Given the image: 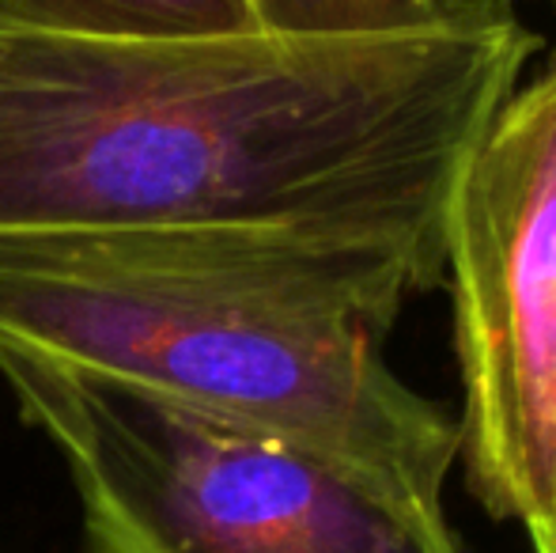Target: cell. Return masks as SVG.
<instances>
[{
    "label": "cell",
    "mask_w": 556,
    "mask_h": 553,
    "mask_svg": "<svg viewBox=\"0 0 556 553\" xmlns=\"http://www.w3.org/2000/svg\"><path fill=\"white\" fill-rule=\"evenodd\" d=\"M542 38L507 0L337 35L88 38L0 20V243L333 221L443 259V209Z\"/></svg>",
    "instance_id": "obj_1"
},
{
    "label": "cell",
    "mask_w": 556,
    "mask_h": 553,
    "mask_svg": "<svg viewBox=\"0 0 556 553\" xmlns=\"http://www.w3.org/2000/svg\"><path fill=\"white\" fill-rule=\"evenodd\" d=\"M443 259L333 221H205L0 243V341L103 372L323 458L379 501L451 527L458 420L379 341Z\"/></svg>",
    "instance_id": "obj_2"
},
{
    "label": "cell",
    "mask_w": 556,
    "mask_h": 553,
    "mask_svg": "<svg viewBox=\"0 0 556 553\" xmlns=\"http://www.w3.org/2000/svg\"><path fill=\"white\" fill-rule=\"evenodd\" d=\"M0 379L65 458L88 553H466L323 458L125 379L12 341Z\"/></svg>",
    "instance_id": "obj_3"
},
{
    "label": "cell",
    "mask_w": 556,
    "mask_h": 553,
    "mask_svg": "<svg viewBox=\"0 0 556 553\" xmlns=\"http://www.w3.org/2000/svg\"><path fill=\"white\" fill-rule=\"evenodd\" d=\"M458 463L496 524L556 516V68L500 106L443 209Z\"/></svg>",
    "instance_id": "obj_4"
},
{
    "label": "cell",
    "mask_w": 556,
    "mask_h": 553,
    "mask_svg": "<svg viewBox=\"0 0 556 553\" xmlns=\"http://www.w3.org/2000/svg\"><path fill=\"white\" fill-rule=\"evenodd\" d=\"M0 20L88 38H213L262 30L250 0H0Z\"/></svg>",
    "instance_id": "obj_5"
},
{
    "label": "cell",
    "mask_w": 556,
    "mask_h": 553,
    "mask_svg": "<svg viewBox=\"0 0 556 553\" xmlns=\"http://www.w3.org/2000/svg\"><path fill=\"white\" fill-rule=\"evenodd\" d=\"M446 0H250L262 30L288 35H337L413 23L440 12Z\"/></svg>",
    "instance_id": "obj_6"
},
{
    "label": "cell",
    "mask_w": 556,
    "mask_h": 553,
    "mask_svg": "<svg viewBox=\"0 0 556 553\" xmlns=\"http://www.w3.org/2000/svg\"><path fill=\"white\" fill-rule=\"evenodd\" d=\"M527 539H530V546H534V553H556V516L545 519V524L527 527Z\"/></svg>",
    "instance_id": "obj_7"
},
{
    "label": "cell",
    "mask_w": 556,
    "mask_h": 553,
    "mask_svg": "<svg viewBox=\"0 0 556 553\" xmlns=\"http://www.w3.org/2000/svg\"><path fill=\"white\" fill-rule=\"evenodd\" d=\"M549 4H553V8H556V0H549Z\"/></svg>",
    "instance_id": "obj_8"
}]
</instances>
